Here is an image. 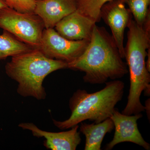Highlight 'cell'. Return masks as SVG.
I'll return each instance as SVG.
<instances>
[{
    "mask_svg": "<svg viewBox=\"0 0 150 150\" xmlns=\"http://www.w3.org/2000/svg\"><path fill=\"white\" fill-rule=\"evenodd\" d=\"M68 69L83 72L84 82L92 84L120 79L129 73L112 35L105 28L96 24L85 51L68 63Z\"/></svg>",
    "mask_w": 150,
    "mask_h": 150,
    "instance_id": "cell-1",
    "label": "cell"
},
{
    "mask_svg": "<svg viewBox=\"0 0 150 150\" xmlns=\"http://www.w3.org/2000/svg\"><path fill=\"white\" fill-rule=\"evenodd\" d=\"M127 41L124 47V59L130 74V87L128 101L122 113L126 115L145 111L140 97L143 91L149 96L150 74L146 66L147 50L150 48V30L131 19L128 25Z\"/></svg>",
    "mask_w": 150,
    "mask_h": 150,
    "instance_id": "cell-2",
    "label": "cell"
},
{
    "mask_svg": "<svg viewBox=\"0 0 150 150\" xmlns=\"http://www.w3.org/2000/svg\"><path fill=\"white\" fill-rule=\"evenodd\" d=\"M105 83L104 88L93 93L81 89L74 93L69 103L71 116L63 121L53 119L54 125L63 130L71 129L86 120L98 123L110 118L115 105L122 99L125 85L118 80Z\"/></svg>",
    "mask_w": 150,
    "mask_h": 150,
    "instance_id": "cell-3",
    "label": "cell"
},
{
    "mask_svg": "<svg viewBox=\"0 0 150 150\" xmlns=\"http://www.w3.org/2000/svg\"><path fill=\"white\" fill-rule=\"evenodd\" d=\"M65 69H68V63L48 58L38 49L12 56L5 66L6 74L18 83V93L38 100L46 98L43 83L46 77L57 70Z\"/></svg>",
    "mask_w": 150,
    "mask_h": 150,
    "instance_id": "cell-4",
    "label": "cell"
},
{
    "mask_svg": "<svg viewBox=\"0 0 150 150\" xmlns=\"http://www.w3.org/2000/svg\"><path fill=\"white\" fill-rule=\"evenodd\" d=\"M0 28L38 49L45 28L42 20L34 12H20L6 7L0 9Z\"/></svg>",
    "mask_w": 150,
    "mask_h": 150,
    "instance_id": "cell-5",
    "label": "cell"
},
{
    "mask_svg": "<svg viewBox=\"0 0 150 150\" xmlns=\"http://www.w3.org/2000/svg\"><path fill=\"white\" fill-rule=\"evenodd\" d=\"M89 42L69 40L60 35L54 28H45L38 49L48 58L68 64L83 53Z\"/></svg>",
    "mask_w": 150,
    "mask_h": 150,
    "instance_id": "cell-6",
    "label": "cell"
},
{
    "mask_svg": "<svg viewBox=\"0 0 150 150\" xmlns=\"http://www.w3.org/2000/svg\"><path fill=\"white\" fill-rule=\"evenodd\" d=\"M100 18L108 25L121 57L124 59V32L133 15L129 8L120 0L105 3L100 10Z\"/></svg>",
    "mask_w": 150,
    "mask_h": 150,
    "instance_id": "cell-7",
    "label": "cell"
},
{
    "mask_svg": "<svg viewBox=\"0 0 150 150\" xmlns=\"http://www.w3.org/2000/svg\"><path fill=\"white\" fill-rule=\"evenodd\" d=\"M143 117L142 113L126 115L115 109L110 118L115 129L112 141L106 145L105 149L110 150L118 144L131 142L139 145L146 150L150 149V145L144 139L138 127L137 121Z\"/></svg>",
    "mask_w": 150,
    "mask_h": 150,
    "instance_id": "cell-8",
    "label": "cell"
},
{
    "mask_svg": "<svg viewBox=\"0 0 150 150\" xmlns=\"http://www.w3.org/2000/svg\"><path fill=\"white\" fill-rule=\"evenodd\" d=\"M18 126L24 130L31 131L34 137L45 139L44 146L52 150H76L81 142L80 133L78 131L79 125L71 128L69 131L51 132L39 129L31 123H22Z\"/></svg>",
    "mask_w": 150,
    "mask_h": 150,
    "instance_id": "cell-9",
    "label": "cell"
},
{
    "mask_svg": "<svg viewBox=\"0 0 150 150\" xmlns=\"http://www.w3.org/2000/svg\"><path fill=\"white\" fill-rule=\"evenodd\" d=\"M96 23L76 10L62 19L54 28L60 35L69 40L90 41Z\"/></svg>",
    "mask_w": 150,
    "mask_h": 150,
    "instance_id": "cell-10",
    "label": "cell"
},
{
    "mask_svg": "<svg viewBox=\"0 0 150 150\" xmlns=\"http://www.w3.org/2000/svg\"><path fill=\"white\" fill-rule=\"evenodd\" d=\"M77 9V0H40L36 1L34 13L42 20L45 28H54L62 19Z\"/></svg>",
    "mask_w": 150,
    "mask_h": 150,
    "instance_id": "cell-11",
    "label": "cell"
},
{
    "mask_svg": "<svg viewBox=\"0 0 150 150\" xmlns=\"http://www.w3.org/2000/svg\"><path fill=\"white\" fill-rule=\"evenodd\" d=\"M80 132L86 138L85 150H100L103 138L114 129V123L109 118L100 123L88 124L81 123Z\"/></svg>",
    "mask_w": 150,
    "mask_h": 150,
    "instance_id": "cell-12",
    "label": "cell"
},
{
    "mask_svg": "<svg viewBox=\"0 0 150 150\" xmlns=\"http://www.w3.org/2000/svg\"><path fill=\"white\" fill-rule=\"evenodd\" d=\"M33 49L29 45L22 42L8 31L4 30L0 35V60L9 56H13Z\"/></svg>",
    "mask_w": 150,
    "mask_h": 150,
    "instance_id": "cell-13",
    "label": "cell"
},
{
    "mask_svg": "<svg viewBox=\"0 0 150 150\" xmlns=\"http://www.w3.org/2000/svg\"><path fill=\"white\" fill-rule=\"evenodd\" d=\"M110 1L112 0H77V11L97 23L101 20V8L105 3Z\"/></svg>",
    "mask_w": 150,
    "mask_h": 150,
    "instance_id": "cell-14",
    "label": "cell"
},
{
    "mask_svg": "<svg viewBox=\"0 0 150 150\" xmlns=\"http://www.w3.org/2000/svg\"><path fill=\"white\" fill-rule=\"evenodd\" d=\"M129 6L134 20L138 24L142 26L148 13L150 0H120Z\"/></svg>",
    "mask_w": 150,
    "mask_h": 150,
    "instance_id": "cell-15",
    "label": "cell"
},
{
    "mask_svg": "<svg viewBox=\"0 0 150 150\" xmlns=\"http://www.w3.org/2000/svg\"><path fill=\"white\" fill-rule=\"evenodd\" d=\"M7 6L22 13L34 12L36 1L35 0H4Z\"/></svg>",
    "mask_w": 150,
    "mask_h": 150,
    "instance_id": "cell-16",
    "label": "cell"
},
{
    "mask_svg": "<svg viewBox=\"0 0 150 150\" xmlns=\"http://www.w3.org/2000/svg\"><path fill=\"white\" fill-rule=\"evenodd\" d=\"M150 98L147 100L145 102V110L146 112L148 119L150 120Z\"/></svg>",
    "mask_w": 150,
    "mask_h": 150,
    "instance_id": "cell-17",
    "label": "cell"
},
{
    "mask_svg": "<svg viewBox=\"0 0 150 150\" xmlns=\"http://www.w3.org/2000/svg\"><path fill=\"white\" fill-rule=\"evenodd\" d=\"M147 56L148 58L146 62V66L147 69L148 71L150 72V48L148 49Z\"/></svg>",
    "mask_w": 150,
    "mask_h": 150,
    "instance_id": "cell-18",
    "label": "cell"
},
{
    "mask_svg": "<svg viewBox=\"0 0 150 150\" xmlns=\"http://www.w3.org/2000/svg\"><path fill=\"white\" fill-rule=\"evenodd\" d=\"M8 7L4 0H0V9Z\"/></svg>",
    "mask_w": 150,
    "mask_h": 150,
    "instance_id": "cell-19",
    "label": "cell"
},
{
    "mask_svg": "<svg viewBox=\"0 0 150 150\" xmlns=\"http://www.w3.org/2000/svg\"><path fill=\"white\" fill-rule=\"evenodd\" d=\"M35 1H40V0H35Z\"/></svg>",
    "mask_w": 150,
    "mask_h": 150,
    "instance_id": "cell-20",
    "label": "cell"
}]
</instances>
